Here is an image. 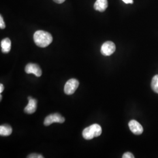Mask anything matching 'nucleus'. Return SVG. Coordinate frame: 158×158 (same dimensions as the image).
Wrapping results in <instances>:
<instances>
[{"label": "nucleus", "instance_id": "obj_10", "mask_svg": "<svg viewBox=\"0 0 158 158\" xmlns=\"http://www.w3.org/2000/svg\"><path fill=\"white\" fill-rule=\"evenodd\" d=\"M1 46L2 52L4 53H8L10 52L11 48V42L9 38H6L1 40Z\"/></svg>", "mask_w": 158, "mask_h": 158}, {"label": "nucleus", "instance_id": "obj_14", "mask_svg": "<svg viewBox=\"0 0 158 158\" xmlns=\"http://www.w3.org/2000/svg\"><path fill=\"white\" fill-rule=\"evenodd\" d=\"M123 158H134V156L133 154H132L131 152L125 153L124 154L123 156Z\"/></svg>", "mask_w": 158, "mask_h": 158}, {"label": "nucleus", "instance_id": "obj_17", "mask_svg": "<svg viewBox=\"0 0 158 158\" xmlns=\"http://www.w3.org/2000/svg\"><path fill=\"white\" fill-rule=\"evenodd\" d=\"M53 1H55V2H56L57 4H62L65 1V0H53Z\"/></svg>", "mask_w": 158, "mask_h": 158}, {"label": "nucleus", "instance_id": "obj_1", "mask_svg": "<svg viewBox=\"0 0 158 158\" xmlns=\"http://www.w3.org/2000/svg\"><path fill=\"white\" fill-rule=\"evenodd\" d=\"M35 44L40 48H46L49 45L53 40L51 34L44 31H38L34 35Z\"/></svg>", "mask_w": 158, "mask_h": 158}, {"label": "nucleus", "instance_id": "obj_7", "mask_svg": "<svg viewBox=\"0 0 158 158\" xmlns=\"http://www.w3.org/2000/svg\"><path fill=\"white\" fill-rule=\"evenodd\" d=\"M128 126L131 132L135 135H141L143 131L142 126L135 120L130 121Z\"/></svg>", "mask_w": 158, "mask_h": 158}, {"label": "nucleus", "instance_id": "obj_8", "mask_svg": "<svg viewBox=\"0 0 158 158\" xmlns=\"http://www.w3.org/2000/svg\"><path fill=\"white\" fill-rule=\"evenodd\" d=\"M37 107V101L35 99L31 98L29 100L28 104L27 106L25 108V112L28 114H34Z\"/></svg>", "mask_w": 158, "mask_h": 158}, {"label": "nucleus", "instance_id": "obj_11", "mask_svg": "<svg viewBox=\"0 0 158 158\" xmlns=\"http://www.w3.org/2000/svg\"><path fill=\"white\" fill-rule=\"evenodd\" d=\"M12 129L9 125L4 124L0 127V135L4 136L10 135L12 134Z\"/></svg>", "mask_w": 158, "mask_h": 158}, {"label": "nucleus", "instance_id": "obj_18", "mask_svg": "<svg viewBox=\"0 0 158 158\" xmlns=\"http://www.w3.org/2000/svg\"><path fill=\"white\" fill-rule=\"evenodd\" d=\"M3 91H4V85L2 84H1L0 85V93H1Z\"/></svg>", "mask_w": 158, "mask_h": 158}, {"label": "nucleus", "instance_id": "obj_6", "mask_svg": "<svg viewBox=\"0 0 158 158\" xmlns=\"http://www.w3.org/2000/svg\"><path fill=\"white\" fill-rule=\"evenodd\" d=\"M25 70L27 73L34 74L36 77L41 76L42 73V70L40 68V66L38 64H34V63L28 64L25 67Z\"/></svg>", "mask_w": 158, "mask_h": 158}, {"label": "nucleus", "instance_id": "obj_9", "mask_svg": "<svg viewBox=\"0 0 158 158\" xmlns=\"http://www.w3.org/2000/svg\"><path fill=\"white\" fill-rule=\"evenodd\" d=\"M107 7V0H97L94 5V8L96 11L100 12L105 11Z\"/></svg>", "mask_w": 158, "mask_h": 158}, {"label": "nucleus", "instance_id": "obj_13", "mask_svg": "<svg viewBox=\"0 0 158 158\" xmlns=\"http://www.w3.org/2000/svg\"><path fill=\"white\" fill-rule=\"evenodd\" d=\"M0 28L1 29H4L6 28V24L4 21L3 18L1 15L0 16Z\"/></svg>", "mask_w": 158, "mask_h": 158}, {"label": "nucleus", "instance_id": "obj_5", "mask_svg": "<svg viewBox=\"0 0 158 158\" xmlns=\"http://www.w3.org/2000/svg\"><path fill=\"white\" fill-rule=\"evenodd\" d=\"M116 47L113 42L107 41L104 43L101 48V53L102 55L106 56L111 55L115 51Z\"/></svg>", "mask_w": 158, "mask_h": 158}, {"label": "nucleus", "instance_id": "obj_19", "mask_svg": "<svg viewBox=\"0 0 158 158\" xmlns=\"http://www.w3.org/2000/svg\"><path fill=\"white\" fill-rule=\"evenodd\" d=\"M0 97H1V100H2V95H1Z\"/></svg>", "mask_w": 158, "mask_h": 158}, {"label": "nucleus", "instance_id": "obj_16", "mask_svg": "<svg viewBox=\"0 0 158 158\" xmlns=\"http://www.w3.org/2000/svg\"><path fill=\"white\" fill-rule=\"evenodd\" d=\"M125 4H132L133 0H122Z\"/></svg>", "mask_w": 158, "mask_h": 158}, {"label": "nucleus", "instance_id": "obj_15", "mask_svg": "<svg viewBox=\"0 0 158 158\" xmlns=\"http://www.w3.org/2000/svg\"><path fill=\"white\" fill-rule=\"evenodd\" d=\"M28 158H43L44 156H42V155H37V154H31L30 155H29Z\"/></svg>", "mask_w": 158, "mask_h": 158}, {"label": "nucleus", "instance_id": "obj_4", "mask_svg": "<svg viewBox=\"0 0 158 158\" xmlns=\"http://www.w3.org/2000/svg\"><path fill=\"white\" fill-rule=\"evenodd\" d=\"M64 121L65 119L64 117H62L60 114L58 113H55L51 114L46 117L44 121V125L45 126H49L54 123H58L62 124L64 122Z\"/></svg>", "mask_w": 158, "mask_h": 158}, {"label": "nucleus", "instance_id": "obj_2", "mask_svg": "<svg viewBox=\"0 0 158 158\" xmlns=\"http://www.w3.org/2000/svg\"><path fill=\"white\" fill-rule=\"evenodd\" d=\"M102 129L101 126L97 124L91 125L90 127L85 128L83 131V136L87 140H90L94 137L101 135Z\"/></svg>", "mask_w": 158, "mask_h": 158}, {"label": "nucleus", "instance_id": "obj_3", "mask_svg": "<svg viewBox=\"0 0 158 158\" xmlns=\"http://www.w3.org/2000/svg\"><path fill=\"white\" fill-rule=\"evenodd\" d=\"M79 81L76 79H70L64 85V91L67 95H72L79 87Z\"/></svg>", "mask_w": 158, "mask_h": 158}, {"label": "nucleus", "instance_id": "obj_12", "mask_svg": "<svg viewBox=\"0 0 158 158\" xmlns=\"http://www.w3.org/2000/svg\"><path fill=\"white\" fill-rule=\"evenodd\" d=\"M151 87L153 90L158 94V75H155L152 80Z\"/></svg>", "mask_w": 158, "mask_h": 158}]
</instances>
